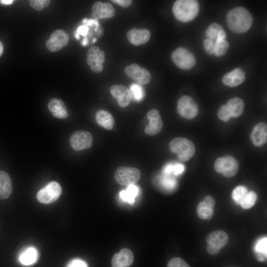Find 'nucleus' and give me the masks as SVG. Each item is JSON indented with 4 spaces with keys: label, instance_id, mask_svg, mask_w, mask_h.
Here are the masks:
<instances>
[{
    "label": "nucleus",
    "instance_id": "nucleus-1",
    "mask_svg": "<svg viewBox=\"0 0 267 267\" xmlns=\"http://www.w3.org/2000/svg\"><path fill=\"white\" fill-rule=\"evenodd\" d=\"M226 19L230 29L238 33L247 32L253 23L252 14L243 7H236L230 10L227 14Z\"/></svg>",
    "mask_w": 267,
    "mask_h": 267
},
{
    "label": "nucleus",
    "instance_id": "nucleus-2",
    "mask_svg": "<svg viewBox=\"0 0 267 267\" xmlns=\"http://www.w3.org/2000/svg\"><path fill=\"white\" fill-rule=\"evenodd\" d=\"M199 10V3L195 0H178L173 6V12L176 19L183 22L194 19Z\"/></svg>",
    "mask_w": 267,
    "mask_h": 267
},
{
    "label": "nucleus",
    "instance_id": "nucleus-3",
    "mask_svg": "<svg viewBox=\"0 0 267 267\" xmlns=\"http://www.w3.org/2000/svg\"><path fill=\"white\" fill-rule=\"evenodd\" d=\"M170 151L177 154L179 160L188 161L195 154V148L192 141L184 137H176L169 144Z\"/></svg>",
    "mask_w": 267,
    "mask_h": 267
},
{
    "label": "nucleus",
    "instance_id": "nucleus-4",
    "mask_svg": "<svg viewBox=\"0 0 267 267\" xmlns=\"http://www.w3.org/2000/svg\"><path fill=\"white\" fill-rule=\"evenodd\" d=\"M114 176L118 183L129 186L135 184L138 181L141 173L135 168L120 167L116 170Z\"/></svg>",
    "mask_w": 267,
    "mask_h": 267
},
{
    "label": "nucleus",
    "instance_id": "nucleus-5",
    "mask_svg": "<svg viewBox=\"0 0 267 267\" xmlns=\"http://www.w3.org/2000/svg\"><path fill=\"white\" fill-rule=\"evenodd\" d=\"M238 168L237 161L230 156L218 158L214 164L215 171L227 178L235 176L238 172Z\"/></svg>",
    "mask_w": 267,
    "mask_h": 267
},
{
    "label": "nucleus",
    "instance_id": "nucleus-6",
    "mask_svg": "<svg viewBox=\"0 0 267 267\" xmlns=\"http://www.w3.org/2000/svg\"><path fill=\"white\" fill-rule=\"evenodd\" d=\"M62 189L56 181H51L43 188L37 194L38 200L41 203L50 204L55 202L60 196Z\"/></svg>",
    "mask_w": 267,
    "mask_h": 267
},
{
    "label": "nucleus",
    "instance_id": "nucleus-7",
    "mask_svg": "<svg viewBox=\"0 0 267 267\" xmlns=\"http://www.w3.org/2000/svg\"><path fill=\"white\" fill-rule=\"evenodd\" d=\"M171 58L174 63L178 68L183 70L192 68L196 62L193 54L187 49L181 47L173 52Z\"/></svg>",
    "mask_w": 267,
    "mask_h": 267
},
{
    "label": "nucleus",
    "instance_id": "nucleus-8",
    "mask_svg": "<svg viewBox=\"0 0 267 267\" xmlns=\"http://www.w3.org/2000/svg\"><path fill=\"white\" fill-rule=\"evenodd\" d=\"M177 110L178 114L186 119L194 118L198 113V107L193 98L187 95L181 97L178 102Z\"/></svg>",
    "mask_w": 267,
    "mask_h": 267
},
{
    "label": "nucleus",
    "instance_id": "nucleus-9",
    "mask_svg": "<svg viewBox=\"0 0 267 267\" xmlns=\"http://www.w3.org/2000/svg\"><path fill=\"white\" fill-rule=\"evenodd\" d=\"M92 141L91 134L85 131L75 132L70 137L71 147L78 151L90 148L92 146Z\"/></svg>",
    "mask_w": 267,
    "mask_h": 267
},
{
    "label": "nucleus",
    "instance_id": "nucleus-10",
    "mask_svg": "<svg viewBox=\"0 0 267 267\" xmlns=\"http://www.w3.org/2000/svg\"><path fill=\"white\" fill-rule=\"evenodd\" d=\"M87 63L91 70L95 73H100L103 70V63L105 61V53L96 46H91L87 53Z\"/></svg>",
    "mask_w": 267,
    "mask_h": 267
},
{
    "label": "nucleus",
    "instance_id": "nucleus-11",
    "mask_svg": "<svg viewBox=\"0 0 267 267\" xmlns=\"http://www.w3.org/2000/svg\"><path fill=\"white\" fill-rule=\"evenodd\" d=\"M125 73L128 77L140 85L147 84L151 80L149 72L136 64H132L127 66Z\"/></svg>",
    "mask_w": 267,
    "mask_h": 267
},
{
    "label": "nucleus",
    "instance_id": "nucleus-12",
    "mask_svg": "<svg viewBox=\"0 0 267 267\" xmlns=\"http://www.w3.org/2000/svg\"><path fill=\"white\" fill-rule=\"evenodd\" d=\"M69 42L68 34L63 30L54 31L45 43L46 47L52 52H56L66 46Z\"/></svg>",
    "mask_w": 267,
    "mask_h": 267
},
{
    "label": "nucleus",
    "instance_id": "nucleus-13",
    "mask_svg": "<svg viewBox=\"0 0 267 267\" xmlns=\"http://www.w3.org/2000/svg\"><path fill=\"white\" fill-rule=\"evenodd\" d=\"M147 117L149 120V124L145 128V134L154 135L159 133L163 128V122L159 111L156 109H152L148 112Z\"/></svg>",
    "mask_w": 267,
    "mask_h": 267
},
{
    "label": "nucleus",
    "instance_id": "nucleus-14",
    "mask_svg": "<svg viewBox=\"0 0 267 267\" xmlns=\"http://www.w3.org/2000/svg\"><path fill=\"white\" fill-rule=\"evenodd\" d=\"M92 16L95 20L112 17L115 13L113 5L108 2L96 1L92 6Z\"/></svg>",
    "mask_w": 267,
    "mask_h": 267
},
{
    "label": "nucleus",
    "instance_id": "nucleus-15",
    "mask_svg": "<svg viewBox=\"0 0 267 267\" xmlns=\"http://www.w3.org/2000/svg\"><path fill=\"white\" fill-rule=\"evenodd\" d=\"M112 96L117 99L119 105L121 107H126L130 103L132 94L130 90L125 86L121 85H115L110 89Z\"/></svg>",
    "mask_w": 267,
    "mask_h": 267
},
{
    "label": "nucleus",
    "instance_id": "nucleus-16",
    "mask_svg": "<svg viewBox=\"0 0 267 267\" xmlns=\"http://www.w3.org/2000/svg\"><path fill=\"white\" fill-rule=\"evenodd\" d=\"M150 36V32L148 29L133 28L128 31L127 38L132 44L139 45L146 43Z\"/></svg>",
    "mask_w": 267,
    "mask_h": 267
},
{
    "label": "nucleus",
    "instance_id": "nucleus-17",
    "mask_svg": "<svg viewBox=\"0 0 267 267\" xmlns=\"http://www.w3.org/2000/svg\"><path fill=\"white\" fill-rule=\"evenodd\" d=\"M133 261L134 255L131 250L128 248H123L113 256L112 267H128L131 265Z\"/></svg>",
    "mask_w": 267,
    "mask_h": 267
},
{
    "label": "nucleus",
    "instance_id": "nucleus-18",
    "mask_svg": "<svg viewBox=\"0 0 267 267\" xmlns=\"http://www.w3.org/2000/svg\"><path fill=\"white\" fill-rule=\"evenodd\" d=\"M250 139L254 145L260 147L267 141V126L265 123H260L253 128Z\"/></svg>",
    "mask_w": 267,
    "mask_h": 267
},
{
    "label": "nucleus",
    "instance_id": "nucleus-19",
    "mask_svg": "<svg viewBox=\"0 0 267 267\" xmlns=\"http://www.w3.org/2000/svg\"><path fill=\"white\" fill-rule=\"evenodd\" d=\"M245 79L244 72L241 68H237L224 75L222 82L226 86L234 87L242 84Z\"/></svg>",
    "mask_w": 267,
    "mask_h": 267
},
{
    "label": "nucleus",
    "instance_id": "nucleus-20",
    "mask_svg": "<svg viewBox=\"0 0 267 267\" xmlns=\"http://www.w3.org/2000/svg\"><path fill=\"white\" fill-rule=\"evenodd\" d=\"M48 108L52 115L57 118L64 119L69 114L64 102L56 98H51L48 103Z\"/></svg>",
    "mask_w": 267,
    "mask_h": 267
},
{
    "label": "nucleus",
    "instance_id": "nucleus-21",
    "mask_svg": "<svg viewBox=\"0 0 267 267\" xmlns=\"http://www.w3.org/2000/svg\"><path fill=\"white\" fill-rule=\"evenodd\" d=\"M228 240L227 234L222 230L211 232L206 237V242L208 244L215 245L220 249L226 245Z\"/></svg>",
    "mask_w": 267,
    "mask_h": 267
},
{
    "label": "nucleus",
    "instance_id": "nucleus-22",
    "mask_svg": "<svg viewBox=\"0 0 267 267\" xmlns=\"http://www.w3.org/2000/svg\"><path fill=\"white\" fill-rule=\"evenodd\" d=\"M12 191V182L9 176L6 172L0 171V199L7 198Z\"/></svg>",
    "mask_w": 267,
    "mask_h": 267
},
{
    "label": "nucleus",
    "instance_id": "nucleus-23",
    "mask_svg": "<svg viewBox=\"0 0 267 267\" xmlns=\"http://www.w3.org/2000/svg\"><path fill=\"white\" fill-rule=\"evenodd\" d=\"M97 123L104 128L111 130L114 127V119L109 112L103 110H99L96 114Z\"/></svg>",
    "mask_w": 267,
    "mask_h": 267
},
{
    "label": "nucleus",
    "instance_id": "nucleus-24",
    "mask_svg": "<svg viewBox=\"0 0 267 267\" xmlns=\"http://www.w3.org/2000/svg\"><path fill=\"white\" fill-rule=\"evenodd\" d=\"M38 251L33 247L26 248L20 253L19 261L25 266H30L34 264L38 259Z\"/></svg>",
    "mask_w": 267,
    "mask_h": 267
},
{
    "label": "nucleus",
    "instance_id": "nucleus-25",
    "mask_svg": "<svg viewBox=\"0 0 267 267\" xmlns=\"http://www.w3.org/2000/svg\"><path fill=\"white\" fill-rule=\"evenodd\" d=\"M139 193V188L135 184L128 186L126 190L120 191V197L125 202L133 205L134 203L135 198Z\"/></svg>",
    "mask_w": 267,
    "mask_h": 267
},
{
    "label": "nucleus",
    "instance_id": "nucleus-26",
    "mask_svg": "<svg viewBox=\"0 0 267 267\" xmlns=\"http://www.w3.org/2000/svg\"><path fill=\"white\" fill-rule=\"evenodd\" d=\"M227 106L231 113L232 117H237L243 112L244 103L242 99L239 97H233L227 102Z\"/></svg>",
    "mask_w": 267,
    "mask_h": 267
},
{
    "label": "nucleus",
    "instance_id": "nucleus-27",
    "mask_svg": "<svg viewBox=\"0 0 267 267\" xmlns=\"http://www.w3.org/2000/svg\"><path fill=\"white\" fill-rule=\"evenodd\" d=\"M267 238L263 237L258 240L254 247L257 258L260 262H263L267 258Z\"/></svg>",
    "mask_w": 267,
    "mask_h": 267
},
{
    "label": "nucleus",
    "instance_id": "nucleus-28",
    "mask_svg": "<svg viewBox=\"0 0 267 267\" xmlns=\"http://www.w3.org/2000/svg\"><path fill=\"white\" fill-rule=\"evenodd\" d=\"M159 183L162 188L168 191L173 190L177 186V181L174 177L164 174L159 177Z\"/></svg>",
    "mask_w": 267,
    "mask_h": 267
},
{
    "label": "nucleus",
    "instance_id": "nucleus-29",
    "mask_svg": "<svg viewBox=\"0 0 267 267\" xmlns=\"http://www.w3.org/2000/svg\"><path fill=\"white\" fill-rule=\"evenodd\" d=\"M184 166L180 163H169L163 168L162 173L165 175L178 176L184 171Z\"/></svg>",
    "mask_w": 267,
    "mask_h": 267
},
{
    "label": "nucleus",
    "instance_id": "nucleus-30",
    "mask_svg": "<svg viewBox=\"0 0 267 267\" xmlns=\"http://www.w3.org/2000/svg\"><path fill=\"white\" fill-rule=\"evenodd\" d=\"M197 212L199 218L210 220L214 215V209L208 207L203 201H202L197 206Z\"/></svg>",
    "mask_w": 267,
    "mask_h": 267
},
{
    "label": "nucleus",
    "instance_id": "nucleus-31",
    "mask_svg": "<svg viewBox=\"0 0 267 267\" xmlns=\"http://www.w3.org/2000/svg\"><path fill=\"white\" fill-rule=\"evenodd\" d=\"M132 98L136 101H140L145 96V93L143 88L137 84H132L130 87Z\"/></svg>",
    "mask_w": 267,
    "mask_h": 267
},
{
    "label": "nucleus",
    "instance_id": "nucleus-32",
    "mask_svg": "<svg viewBox=\"0 0 267 267\" xmlns=\"http://www.w3.org/2000/svg\"><path fill=\"white\" fill-rule=\"evenodd\" d=\"M248 192V191L246 187L242 185L238 186L232 191V199L237 204H240Z\"/></svg>",
    "mask_w": 267,
    "mask_h": 267
},
{
    "label": "nucleus",
    "instance_id": "nucleus-33",
    "mask_svg": "<svg viewBox=\"0 0 267 267\" xmlns=\"http://www.w3.org/2000/svg\"><path fill=\"white\" fill-rule=\"evenodd\" d=\"M222 30V27L219 24L214 23L211 24L206 31V36L207 39L215 42L217 40L218 33Z\"/></svg>",
    "mask_w": 267,
    "mask_h": 267
},
{
    "label": "nucleus",
    "instance_id": "nucleus-34",
    "mask_svg": "<svg viewBox=\"0 0 267 267\" xmlns=\"http://www.w3.org/2000/svg\"><path fill=\"white\" fill-rule=\"evenodd\" d=\"M228 47L229 44L225 39L217 40L215 42L214 54L218 56H222L226 52Z\"/></svg>",
    "mask_w": 267,
    "mask_h": 267
},
{
    "label": "nucleus",
    "instance_id": "nucleus-35",
    "mask_svg": "<svg viewBox=\"0 0 267 267\" xmlns=\"http://www.w3.org/2000/svg\"><path fill=\"white\" fill-rule=\"evenodd\" d=\"M257 199V195L254 191H249L240 205L245 209L251 208L254 205Z\"/></svg>",
    "mask_w": 267,
    "mask_h": 267
},
{
    "label": "nucleus",
    "instance_id": "nucleus-36",
    "mask_svg": "<svg viewBox=\"0 0 267 267\" xmlns=\"http://www.w3.org/2000/svg\"><path fill=\"white\" fill-rule=\"evenodd\" d=\"M217 114L219 118L224 122H227L232 117L228 107L225 104L220 107Z\"/></svg>",
    "mask_w": 267,
    "mask_h": 267
},
{
    "label": "nucleus",
    "instance_id": "nucleus-37",
    "mask_svg": "<svg viewBox=\"0 0 267 267\" xmlns=\"http://www.w3.org/2000/svg\"><path fill=\"white\" fill-rule=\"evenodd\" d=\"M50 1L49 0H31L29 1L31 6L37 10H41L48 6Z\"/></svg>",
    "mask_w": 267,
    "mask_h": 267
},
{
    "label": "nucleus",
    "instance_id": "nucleus-38",
    "mask_svg": "<svg viewBox=\"0 0 267 267\" xmlns=\"http://www.w3.org/2000/svg\"><path fill=\"white\" fill-rule=\"evenodd\" d=\"M167 267H190L183 260L180 258L171 259L168 263Z\"/></svg>",
    "mask_w": 267,
    "mask_h": 267
},
{
    "label": "nucleus",
    "instance_id": "nucleus-39",
    "mask_svg": "<svg viewBox=\"0 0 267 267\" xmlns=\"http://www.w3.org/2000/svg\"><path fill=\"white\" fill-rule=\"evenodd\" d=\"M204 49L206 52L212 55L214 54L215 49V42L209 39H206L203 42Z\"/></svg>",
    "mask_w": 267,
    "mask_h": 267
},
{
    "label": "nucleus",
    "instance_id": "nucleus-40",
    "mask_svg": "<svg viewBox=\"0 0 267 267\" xmlns=\"http://www.w3.org/2000/svg\"><path fill=\"white\" fill-rule=\"evenodd\" d=\"M67 267H88L87 263L83 260L75 259L71 261Z\"/></svg>",
    "mask_w": 267,
    "mask_h": 267
},
{
    "label": "nucleus",
    "instance_id": "nucleus-41",
    "mask_svg": "<svg viewBox=\"0 0 267 267\" xmlns=\"http://www.w3.org/2000/svg\"><path fill=\"white\" fill-rule=\"evenodd\" d=\"M203 201L208 207L214 209L215 205V200L212 196L210 195L206 196Z\"/></svg>",
    "mask_w": 267,
    "mask_h": 267
},
{
    "label": "nucleus",
    "instance_id": "nucleus-42",
    "mask_svg": "<svg viewBox=\"0 0 267 267\" xmlns=\"http://www.w3.org/2000/svg\"><path fill=\"white\" fill-rule=\"evenodd\" d=\"M111 1L123 7L129 6L133 2L131 0H112Z\"/></svg>",
    "mask_w": 267,
    "mask_h": 267
},
{
    "label": "nucleus",
    "instance_id": "nucleus-43",
    "mask_svg": "<svg viewBox=\"0 0 267 267\" xmlns=\"http://www.w3.org/2000/svg\"><path fill=\"white\" fill-rule=\"evenodd\" d=\"M207 250L209 254L214 255L219 253L220 248L215 245L208 244Z\"/></svg>",
    "mask_w": 267,
    "mask_h": 267
},
{
    "label": "nucleus",
    "instance_id": "nucleus-44",
    "mask_svg": "<svg viewBox=\"0 0 267 267\" xmlns=\"http://www.w3.org/2000/svg\"><path fill=\"white\" fill-rule=\"evenodd\" d=\"M89 27L86 25H82L79 26L77 30L76 31V33H78V34H81V35L83 36H86L88 32H89Z\"/></svg>",
    "mask_w": 267,
    "mask_h": 267
},
{
    "label": "nucleus",
    "instance_id": "nucleus-45",
    "mask_svg": "<svg viewBox=\"0 0 267 267\" xmlns=\"http://www.w3.org/2000/svg\"><path fill=\"white\" fill-rule=\"evenodd\" d=\"M87 24V26H90V25L94 24L95 25L96 28L97 29L99 26V24L98 22L97 21V20L94 19H90L88 20Z\"/></svg>",
    "mask_w": 267,
    "mask_h": 267
},
{
    "label": "nucleus",
    "instance_id": "nucleus-46",
    "mask_svg": "<svg viewBox=\"0 0 267 267\" xmlns=\"http://www.w3.org/2000/svg\"><path fill=\"white\" fill-rule=\"evenodd\" d=\"M226 34L225 32L222 30H221L218 34L217 36V40H224L225 39V38L226 37Z\"/></svg>",
    "mask_w": 267,
    "mask_h": 267
},
{
    "label": "nucleus",
    "instance_id": "nucleus-47",
    "mask_svg": "<svg viewBox=\"0 0 267 267\" xmlns=\"http://www.w3.org/2000/svg\"><path fill=\"white\" fill-rule=\"evenodd\" d=\"M13 0H1L0 2L4 4H10L13 2Z\"/></svg>",
    "mask_w": 267,
    "mask_h": 267
},
{
    "label": "nucleus",
    "instance_id": "nucleus-48",
    "mask_svg": "<svg viewBox=\"0 0 267 267\" xmlns=\"http://www.w3.org/2000/svg\"><path fill=\"white\" fill-rule=\"evenodd\" d=\"M88 44V39H87V38L86 37H85L84 38V39L83 40V41L82 42V44L83 46H85V45H87Z\"/></svg>",
    "mask_w": 267,
    "mask_h": 267
},
{
    "label": "nucleus",
    "instance_id": "nucleus-49",
    "mask_svg": "<svg viewBox=\"0 0 267 267\" xmlns=\"http://www.w3.org/2000/svg\"><path fill=\"white\" fill-rule=\"evenodd\" d=\"M3 50V44L1 42H0V56L2 54Z\"/></svg>",
    "mask_w": 267,
    "mask_h": 267
},
{
    "label": "nucleus",
    "instance_id": "nucleus-50",
    "mask_svg": "<svg viewBox=\"0 0 267 267\" xmlns=\"http://www.w3.org/2000/svg\"><path fill=\"white\" fill-rule=\"evenodd\" d=\"M75 37L76 38V39L77 40H79L80 39V36H79V34H78V33L75 32Z\"/></svg>",
    "mask_w": 267,
    "mask_h": 267
},
{
    "label": "nucleus",
    "instance_id": "nucleus-51",
    "mask_svg": "<svg viewBox=\"0 0 267 267\" xmlns=\"http://www.w3.org/2000/svg\"><path fill=\"white\" fill-rule=\"evenodd\" d=\"M87 21H88V19L87 18H85L82 20V22L84 23H87Z\"/></svg>",
    "mask_w": 267,
    "mask_h": 267
},
{
    "label": "nucleus",
    "instance_id": "nucleus-52",
    "mask_svg": "<svg viewBox=\"0 0 267 267\" xmlns=\"http://www.w3.org/2000/svg\"><path fill=\"white\" fill-rule=\"evenodd\" d=\"M96 41V38H94V39L92 40V43L95 42Z\"/></svg>",
    "mask_w": 267,
    "mask_h": 267
}]
</instances>
